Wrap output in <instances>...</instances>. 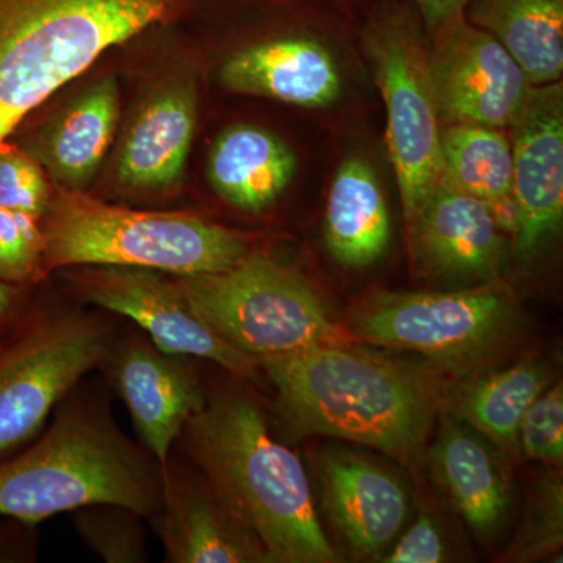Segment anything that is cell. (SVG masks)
Wrapping results in <instances>:
<instances>
[{
	"mask_svg": "<svg viewBox=\"0 0 563 563\" xmlns=\"http://www.w3.org/2000/svg\"><path fill=\"white\" fill-rule=\"evenodd\" d=\"M413 228L422 250L442 273L488 277L501 266L506 242L490 207L446 181L437 185Z\"/></svg>",
	"mask_w": 563,
	"mask_h": 563,
	"instance_id": "17",
	"label": "cell"
},
{
	"mask_svg": "<svg viewBox=\"0 0 563 563\" xmlns=\"http://www.w3.org/2000/svg\"><path fill=\"white\" fill-rule=\"evenodd\" d=\"M518 444L531 461L558 463L563 457L562 384L544 390L526 412Z\"/></svg>",
	"mask_w": 563,
	"mask_h": 563,
	"instance_id": "28",
	"label": "cell"
},
{
	"mask_svg": "<svg viewBox=\"0 0 563 563\" xmlns=\"http://www.w3.org/2000/svg\"><path fill=\"white\" fill-rule=\"evenodd\" d=\"M195 125L196 98L188 85L152 99L122 146L120 179L132 187L172 185L184 172Z\"/></svg>",
	"mask_w": 563,
	"mask_h": 563,
	"instance_id": "20",
	"label": "cell"
},
{
	"mask_svg": "<svg viewBox=\"0 0 563 563\" xmlns=\"http://www.w3.org/2000/svg\"><path fill=\"white\" fill-rule=\"evenodd\" d=\"M518 325L509 288L485 284L451 292H379L352 312L346 331L354 342L418 352L463 374L495 357Z\"/></svg>",
	"mask_w": 563,
	"mask_h": 563,
	"instance_id": "7",
	"label": "cell"
},
{
	"mask_svg": "<svg viewBox=\"0 0 563 563\" xmlns=\"http://www.w3.org/2000/svg\"><path fill=\"white\" fill-rule=\"evenodd\" d=\"M176 355L146 340H131L114 358V379L133 424L162 473L185 424L207 404L198 380Z\"/></svg>",
	"mask_w": 563,
	"mask_h": 563,
	"instance_id": "13",
	"label": "cell"
},
{
	"mask_svg": "<svg viewBox=\"0 0 563 563\" xmlns=\"http://www.w3.org/2000/svg\"><path fill=\"white\" fill-rule=\"evenodd\" d=\"M107 350L109 335L90 317L22 324L0 352V455L31 440Z\"/></svg>",
	"mask_w": 563,
	"mask_h": 563,
	"instance_id": "9",
	"label": "cell"
},
{
	"mask_svg": "<svg viewBox=\"0 0 563 563\" xmlns=\"http://www.w3.org/2000/svg\"><path fill=\"white\" fill-rule=\"evenodd\" d=\"M258 365L295 432L365 444L402 463L421 457L444 398L431 377L354 344L310 347Z\"/></svg>",
	"mask_w": 563,
	"mask_h": 563,
	"instance_id": "1",
	"label": "cell"
},
{
	"mask_svg": "<svg viewBox=\"0 0 563 563\" xmlns=\"http://www.w3.org/2000/svg\"><path fill=\"white\" fill-rule=\"evenodd\" d=\"M43 266H46V243L38 220L0 207V280L24 284Z\"/></svg>",
	"mask_w": 563,
	"mask_h": 563,
	"instance_id": "27",
	"label": "cell"
},
{
	"mask_svg": "<svg viewBox=\"0 0 563 563\" xmlns=\"http://www.w3.org/2000/svg\"><path fill=\"white\" fill-rule=\"evenodd\" d=\"M433 462L451 501L479 536L498 531L510 504L509 483L490 448L465 422L448 415L440 426Z\"/></svg>",
	"mask_w": 563,
	"mask_h": 563,
	"instance_id": "18",
	"label": "cell"
},
{
	"mask_svg": "<svg viewBox=\"0 0 563 563\" xmlns=\"http://www.w3.org/2000/svg\"><path fill=\"white\" fill-rule=\"evenodd\" d=\"M163 474L101 413L62 409L49 431L0 463V517L33 525L96 504L154 518Z\"/></svg>",
	"mask_w": 563,
	"mask_h": 563,
	"instance_id": "4",
	"label": "cell"
},
{
	"mask_svg": "<svg viewBox=\"0 0 563 563\" xmlns=\"http://www.w3.org/2000/svg\"><path fill=\"white\" fill-rule=\"evenodd\" d=\"M470 2L472 0H412L421 21L431 33L442 27L444 22L465 13Z\"/></svg>",
	"mask_w": 563,
	"mask_h": 563,
	"instance_id": "32",
	"label": "cell"
},
{
	"mask_svg": "<svg viewBox=\"0 0 563 563\" xmlns=\"http://www.w3.org/2000/svg\"><path fill=\"white\" fill-rule=\"evenodd\" d=\"M11 336H13V335H11ZM11 336H10V339H11ZM10 339L0 340V352H2L3 346H5L7 342H9Z\"/></svg>",
	"mask_w": 563,
	"mask_h": 563,
	"instance_id": "35",
	"label": "cell"
},
{
	"mask_svg": "<svg viewBox=\"0 0 563 563\" xmlns=\"http://www.w3.org/2000/svg\"><path fill=\"white\" fill-rule=\"evenodd\" d=\"M512 146L499 129L451 124L442 132V180L463 192L498 201L512 195Z\"/></svg>",
	"mask_w": 563,
	"mask_h": 563,
	"instance_id": "25",
	"label": "cell"
},
{
	"mask_svg": "<svg viewBox=\"0 0 563 563\" xmlns=\"http://www.w3.org/2000/svg\"><path fill=\"white\" fill-rule=\"evenodd\" d=\"M157 531L174 563L272 562L265 548L229 510L203 477V484L166 468Z\"/></svg>",
	"mask_w": 563,
	"mask_h": 563,
	"instance_id": "14",
	"label": "cell"
},
{
	"mask_svg": "<svg viewBox=\"0 0 563 563\" xmlns=\"http://www.w3.org/2000/svg\"><path fill=\"white\" fill-rule=\"evenodd\" d=\"M325 243L351 268L372 265L390 243V217L372 166L352 157L342 163L329 191Z\"/></svg>",
	"mask_w": 563,
	"mask_h": 563,
	"instance_id": "22",
	"label": "cell"
},
{
	"mask_svg": "<svg viewBox=\"0 0 563 563\" xmlns=\"http://www.w3.org/2000/svg\"><path fill=\"white\" fill-rule=\"evenodd\" d=\"M426 76L440 120L510 128L532 85L490 33L459 14L432 33Z\"/></svg>",
	"mask_w": 563,
	"mask_h": 563,
	"instance_id": "10",
	"label": "cell"
},
{
	"mask_svg": "<svg viewBox=\"0 0 563 563\" xmlns=\"http://www.w3.org/2000/svg\"><path fill=\"white\" fill-rule=\"evenodd\" d=\"M192 312L252 361L354 344L301 274L262 255L220 273L180 276Z\"/></svg>",
	"mask_w": 563,
	"mask_h": 563,
	"instance_id": "6",
	"label": "cell"
},
{
	"mask_svg": "<svg viewBox=\"0 0 563 563\" xmlns=\"http://www.w3.org/2000/svg\"><path fill=\"white\" fill-rule=\"evenodd\" d=\"M49 206L47 185L38 166L16 151L0 150V207L38 220Z\"/></svg>",
	"mask_w": 563,
	"mask_h": 563,
	"instance_id": "30",
	"label": "cell"
},
{
	"mask_svg": "<svg viewBox=\"0 0 563 563\" xmlns=\"http://www.w3.org/2000/svg\"><path fill=\"white\" fill-rule=\"evenodd\" d=\"M187 0H0V150L103 52L179 20Z\"/></svg>",
	"mask_w": 563,
	"mask_h": 563,
	"instance_id": "3",
	"label": "cell"
},
{
	"mask_svg": "<svg viewBox=\"0 0 563 563\" xmlns=\"http://www.w3.org/2000/svg\"><path fill=\"white\" fill-rule=\"evenodd\" d=\"M510 128L512 195L520 211L515 251L529 258L561 228L563 217L562 85L532 87Z\"/></svg>",
	"mask_w": 563,
	"mask_h": 563,
	"instance_id": "12",
	"label": "cell"
},
{
	"mask_svg": "<svg viewBox=\"0 0 563 563\" xmlns=\"http://www.w3.org/2000/svg\"><path fill=\"white\" fill-rule=\"evenodd\" d=\"M80 292L87 301L136 322L166 354L207 358L242 377L252 376L258 365L211 331L177 284L146 269L106 266L81 277Z\"/></svg>",
	"mask_w": 563,
	"mask_h": 563,
	"instance_id": "11",
	"label": "cell"
},
{
	"mask_svg": "<svg viewBox=\"0 0 563 563\" xmlns=\"http://www.w3.org/2000/svg\"><path fill=\"white\" fill-rule=\"evenodd\" d=\"M490 207L493 218L503 232L517 233L518 224H520V211H518L517 202L514 195L498 199V201L487 202Z\"/></svg>",
	"mask_w": 563,
	"mask_h": 563,
	"instance_id": "34",
	"label": "cell"
},
{
	"mask_svg": "<svg viewBox=\"0 0 563 563\" xmlns=\"http://www.w3.org/2000/svg\"><path fill=\"white\" fill-rule=\"evenodd\" d=\"M141 515L114 504H96L74 510V526L85 543L110 563L146 561V539Z\"/></svg>",
	"mask_w": 563,
	"mask_h": 563,
	"instance_id": "26",
	"label": "cell"
},
{
	"mask_svg": "<svg viewBox=\"0 0 563 563\" xmlns=\"http://www.w3.org/2000/svg\"><path fill=\"white\" fill-rule=\"evenodd\" d=\"M412 11L401 3L374 10L366 27L377 81L387 106L388 147L410 225L442 181V131Z\"/></svg>",
	"mask_w": 563,
	"mask_h": 563,
	"instance_id": "8",
	"label": "cell"
},
{
	"mask_svg": "<svg viewBox=\"0 0 563 563\" xmlns=\"http://www.w3.org/2000/svg\"><path fill=\"white\" fill-rule=\"evenodd\" d=\"M296 169L290 147L272 132L233 125L218 136L210 152L211 185L240 210L261 211L285 191Z\"/></svg>",
	"mask_w": 563,
	"mask_h": 563,
	"instance_id": "19",
	"label": "cell"
},
{
	"mask_svg": "<svg viewBox=\"0 0 563 563\" xmlns=\"http://www.w3.org/2000/svg\"><path fill=\"white\" fill-rule=\"evenodd\" d=\"M46 266H121L179 276L224 272L247 255L240 233L184 213L63 195L43 229Z\"/></svg>",
	"mask_w": 563,
	"mask_h": 563,
	"instance_id": "5",
	"label": "cell"
},
{
	"mask_svg": "<svg viewBox=\"0 0 563 563\" xmlns=\"http://www.w3.org/2000/svg\"><path fill=\"white\" fill-rule=\"evenodd\" d=\"M180 437L207 483L257 537L272 562L336 561L301 461L274 439L251 399L222 395L207 401Z\"/></svg>",
	"mask_w": 563,
	"mask_h": 563,
	"instance_id": "2",
	"label": "cell"
},
{
	"mask_svg": "<svg viewBox=\"0 0 563 563\" xmlns=\"http://www.w3.org/2000/svg\"><path fill=\"white\" fill-rule=\"evenodd\" d=\"M225 87L299 107L331 106L342 76L329 51L309 36H280L233 55L221 69Z\"/></svg>",
	"mask_w": 563,
	"mask_h": 563,
	"instance_id": "16",
	"label": "cell"
},
{
	"mask_svg": "<svg viewBox=\"0 0 563 563\" xmlns=\"http://www.w3.org/2000/svg\"><path fill=\"white\" fill-rule=\"evenodd\" d=\"M550 369L542 361H521L501 372L474 377L444 396L450 415L507 451L518 448L526 412L548 387Z\"/></svg>",
	"mask_w": 563,
	"mask_h": 563,
	"instance_id": "23",
	"label": "cell"
},
{
	"mask_svg": "<svg viewBox=\"0 0 563 563\" xmlns=\"http://www.w3.org/2000/svg\"><path fill=\"white\" fill-rule=\"evenodd\" d=\"M325 510L355 554L374 555L401 531L409 498L399 481L346 451L321 461Z\"/></svg>",
	"mask_w": 563,
	"mask_h": 563,
	"instance_id": "15",
	"label": "cell"
},
{
	"mask_svg": "<svg viewBox=\"0 0 563 563\" xmlns=\"http://www.w3.org/2000/svg\"><path fill=\"white\" fill-rule=\"evenodd\" d=\"M22 298L18 285L0 280V335L21 328Z\"/></svg>",
	"mask_w": 563,
	"mask_h": 563,
	"instance_id": "33",
	"label": "cell"
},
{
	"mask_svg": "<svg viewBox=\"0 0 563 563\" xmlns=\"http://www.w3.org/2000/svg\"><path fill=\"white\" fill-rule=\"evenodd\" d=\"M562 483L555 476L547 477L540 487L539 498L518 542L515 543L517 561H532L558 550L562 544Z\"/></svg>",
	"mask_w": 563,
	"mask_h": 563,
	"instance_id": "29",
	"label": "cell"
},
{
	"mask_svg": "<svg viewBox=\"0 0 563 563\" xmlns=\"http://www.w3.org/2000/svg\"><path fill=\"white\" fill-rule=\"evenodd\" d=\"M118 120L113 79L99 81L55 125L44 143V162L58 179L79 187L101 163Z\"/></svg>",
	"mask_w": 563,
	"mask_h": 563,
	"instance_id": "24",
	"label": "cell"
},
{
	"mask_svg": "<svg viewBox=\"0 0 563 563\" xmlns=\"http://www.w3.org/2000/svg\"><path fill=\"white\" fill-rule=\"evenodd\" d=\"M465 18L503 44L532 87L561 79L563 0H472Z\"/></svg>",
	"mask_w": 563,
	"mask_h": 563,
	"instance_id": "21",
	"label": "cell"
},
{
	"mask_svg": "<svg viewBox=\"0 0 563 563\" xmlns=\"http://www.w3.org/2000/svg\"><path fill=\"white\" fill-rule=\"evenodd\" d=\"M444 561V542L439 526L429 515L421 514L404 533L384 562L388 563H437Z\"/></svg>",
	"mask_w": 563,
	"mask_h": 563,
	"instance_id": "31",
	"label": "cell"
}]
</instances>
